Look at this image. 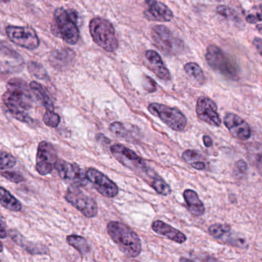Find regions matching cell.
<instances>
[{
  "mask_svg": "<svg viewBox=\"0 0 262 262\" xmlns=\"http://www.w3.org/2000/svg\"><path fill=\"white\" fill-rule=\"evenodd\" d=\"M3 101L9 113L18 121L32 124V118L26 112L33 104L30 88L20 78L8 81L7 90L3 94Z\"/></svg>",
  "mask_w": 262,
  "mask_h": 262,
  "instance_id": "1",
  "label": "cell"
},
{
  "mask_svg": "<svg viewBox=\"0 0 262 262\" xmlns=\"http://www.w3.org/2000/svg\"><path fill=\"white\" fill-rule=\"evenodd\" d=\"M107 232L112 241L126 256L136 258L141 254V239L127 225L120 222H110L107 225Z\"/></svg>",
  "mask_w": 262,
  "mask_h": 262,
  "instance_id": "2",
  "label": "cell"
},
{
  "mask_svg": "<svg viewBox=\"0 0 262 262\" xmlns=\"http://www.w3.org/2000/svg\"><path fill=\"white\" fill-rule=\"evenodd\" d=\"M77 20L78 15L75 10L65 9L63 7L58 8L54 12L52 32L68 44L75 45L80 38Z\"/></svg>",
  "mask_w": 262,
  "mask_h": 262,
  "instance_id": "3",
  "label": "cell"
},
{
  "mask_svg": "<svg viewBox=\"0 0 262 262\" xmlns=\"http://www.w3.org/2000/svg\"><path fill=\"white\" fill-rule=\"evenodd\" d=\"M89 32L95 44L106 52H114L118 49L115 28L109 20L101 17L92 18L89 23Z\"/></svg>",
  "mask_w": 262,
  "mask_h": 262,
  "instance_id": "4",
  "label": "cell"
},
{
  "mask_svg": "<svg viewBox=\"0 0 262 262\" xmlns=\"http://www.w3.org/2000/svg\"><path fill=\"white\" fill-rule=\"evenodd\" d=\"M206 59L215 72L232 80H238V66L215 45H210L206 49Z\"/></svg>",
  "mask_w": 262,
  "mask_h": 262,
  "instance_id": "5",
  "label": "cell"
},
{
  "mask_svg": "<svg viewBox=\"0 0 262 262\" xmlns=\"http://www.w3.org/2000/svg\"><path fill=\"white\" fill-rule=\"evenodd\" d=\"M151 35L157 48L166 55H179L186 49L184 41L175 37L170 29L163 25L154 26Z\"/></svg>",
  "mask_w": 262,
  "mask_h": 262,
  "instance_id": "6",
  "label": "cell"
},
{
  "mask_svg": "<svg viewBox=\"0 0 262 262\" xmlns=\"http://www.w3.org/2000/svg\"><path fill=\"white\" fill-rule=\"evenodd\" d=\"M148 110L154 116L159 118L168 127L175 131H183L187 125V119L181 111L158 103H152Z\"/></svg>",
  "mask_w": 262,
  "mask_h": 262,
  "instance_id": "7",
  "label": "cell"
},
{
  "mask_svg": "<svg viewBox=\"0 0 262 262\" xmlns=\"http://www.w3.org/2000/svg\"><path fill=\"white\" fill-rule=\"evenodd\" d=\"M111 152L120 163L139 175L143 179L151 169L141 157L123 145H112Z\"/></svg>",
  "mask_w": 262,
  "mask_h": 262,
  "instance_id": "8",
  "label": "cell"
},
{
  "mask_svg": "<svg viewBox=\"0 0 262 262\" xmlns=\"http://www.w3.org/2000/svg\"><path fill=\"white\" fill-rule=\"evenodd\" d=\"M66 201L79 211L86 218L92 219L98 214V205L90 195L83 192L79 186L68 188L65 195Z\"/></svg>",
  "mask_w": 262,
  "mask_h": 262,
  "instance_id": "9",
  "label": "cell"
},
{
  "mask_svg": "<svg viewBox=\"0 0 262 262\" xmlns=\"http://www.w3.org/2000/svg\"><path fill=\"white\" fill-rule=\"evenodd\" d=\"M6 32L11 41L23 49L34 50L39 46V38L33 28L9 26L6 28Z\"/></svg>",
  "mask_w": 262,
  "mask_h": 262,
  "instance_id": "10",
  "label": "cell"
},
{
  "mask_svg": "<svg viewBox=\"0 0 262 262\" xmlns=\"http://www.w3.org/2000/svg\"><path fill=\"white\" fill-rule=\"evenodd\" d=\"M58 157L52 143L47 141L40 142L36 155L35 169L42 176L48 175L55 169Z\"/></svg>",
  "mask_w": 262,
  "mask_h": 262,
  "instance_id": "11",
  "label": "cell"
},
{
  "mask_svg": "<svg viewBox=\"0 0 262 262\" xmlns=\"http://www.w3.org/2000/svg\"><path fill=\"white\" fill-rule=\"evenodd\" d=\"M88 181L93 185L98 193L107 198H113L118 193V187L105 174L94 168H89L86 172Z\"/></svg>",
  "mask_w": 262,
  "mask_h": 262,
  "instance_id": "12",
  "label": "cell"
},
{
  "mask_svg": "<svg viewBox=\"0 0 262 262\" xmlns=\"http://www.w3.org/2000/svg\"><path fill=\"white\" fill-rule=\"evenodd\" d=\"M60 178L72 183V186H86L88 183L86 173L76 163H69L63 160H58L55 166Z\"/></svg>",
  "mask_w": 262,
  "mask_h": 262,
  "instance_id": "13",
  "label": "cell"
},
{
  "mask_svg": "<svg viewBox=\"0 0 262 262\" xmlns=\"http://www.w3.org/2000/svg\"><path fill=\"white\" fill-rule=\"evenodd\" d=\"M196 113L198 118L206 124L214 127H220L221 118L218 113L216 104L209 97L201 96L196 104Z\"/></svg>",
  "mask_w": 262,
  "mask_h": 262,
  "instance_id": "14",
  "label": "cell"
},
{
  "mask_svg": "<svg viewBox=\"0 0 262 262\" xmlns=\"http://www.w3.org/2000/svg\"><path fill=\"white\" fill-rule=\"evenodd\" d=\"M144 16L149 21L169 23L174 18L173 12L165 3L157 0H145Z\"/></svg>",
  "mask_w": 262,
  "mask_h": 262,
  "instance_id": "15",
  "label": "cell"
},
{
  "mask_svg": "<svg viewBox=\"0 0 262 262\" xmlns=\"http://www.w3.org/2000/svg\"><path fill=\"white\" fill-rule=\"evenodd\" d=\"M211 236L225 244L236 247L245 248L248 246L246 240L238 238L232 233V228L228 224H214L209 229Z\"/></svg>",
  "mask_w": 262,
  "mask_h": 262,
  "instance_id": "16",
  "label": "cell"
},
{
  "mask_svg": "<svg viewBox=\"0 0 262 262\" xmlns=\"http://www.w3.org/2000/svg\"><path fill=\"white\" fill-rule=\"evenodd\" d=\"M224 123L230 134L241 140H249L252 135L250 126L243 118L235 114L229 113L225 116Z\"/></svg>",
  "mask_w": 262,
  "mask_h": 262,
  "instance_id": "17",
  "label": "cell"
},
{
  "mask_svg": "<svg viewBox=\"0 0 262 262\" xmlns=\"http://www.w3.org/2000/svg\"><path fill=\"white\" fill-rule=\"evenodd\" d=\"M152 229L155 233L163 235L178 244H183L187 241V236L183 232L161 220H155L153 222Z\"/></svg>",
  "mask_w": 262,
  "mask_h": 262,
  "instance_id": "18",
  "label": "cell"
},
{
  "mask_svg": "<svg viewBox=\"0 0 262 262\" xmlns=\"http://www.w3.org/2000/svg\"><path fill=\"white\" fill-rule=\"evenodd\" d=\"M146 58L150 64L152 72L158 78L163 81H169L171 79L170 72L158 52L154 50L146 51Z\"/></svg>",
  "mask_w": 262,
  "mask_h": 262,
  "instance_id": "19",
  "label": "cell"
},
{
  "mask_svg": "<svg viewBox=\"0 0 262 262\" xmlns=\"http://www.w3.org/2000/svg\"><path fill=\"white\" fill-rule=\"evenodd\" d=\"M10 236L12 241L15 242L18 246H21L23 249L31 255H47L49 254V249L44 245L32 243L25 239L19 233L15 231H10Z\"/></svg>",
  "mask_w": 262,
  "mask_h": 262,
  "instance_id": "20",
  "label": "cell"
},
{
  "mask_svg": "<svg viewBox=\"0 0 262 262\" xmlns=\"http://www.w3.org/2000/svg\"><path fill=\"white\" fill-rule=\"evenodd\" d=\"M183 196L187 204L188 209L192 215L197 217L204 215L206 207L196 192L192 189H186L183 192Z\"/></svg>",
  "mask_w": 262,
  "mask_h": 262,
  "instance_id": "21",
  "label": "cell"
},
{
  "mask_svg": "<svg viewBox=\"0 0 262 262\" xmlns=\"http://www.w3.org/2000/svg\"><path fill=\"white\" fill-rule=\"evenodd\" d=\"M29 88L36 99L43 104L46 111L54 112L55 107H54L53 102L49 97V94L42 84L36 81H32L29 84Z\"/></svg>",
  "mask_w": 262,
  "mask_h": 262,
  "instance_id": "22",
  "label": "cell"
},
{
  "mask_svg": "<svg viewBox=\"0 0 262 262\" xmlns=\"http://www.w3.org/2000/svg\"><path fill=\"white\" fill-rule=\"evenodd\" d=\"M75 54L70 49H65L55 50L51 55L50 61L55 68H63L68 66L73 61Z\"/></svg>",
  "mask_w": 262,
  "mask_h": 262,
  "instance_id": "23",
  "label": "cell"
},
{
  "mask_svg": "<svg viewBox=\"0 0 262 262\" xmlns=\"http://www.w3.org/2000/svg\"><path fill=\"white\" fill-rule=\"evenodd\" d=\"M145 181L147 182L148 184L150 185L160 195H169L172 192L170 186L155 170L151 172Z\"/></svg>",
  "mask_w": 262,
  "mask_h": 262,
  "instance_id": "24",
  "label": "cell"
},
{
  "mask_svg": "<svg viewBox=\"0 0 262 262\" xmlns=\"http://www.w3.org/2000/svg\"><path fill=\"white\" fill-rule=\"evenodd\" d=\"M0 205L12 212H19L23 208L21 203L3 186H0Z\"/></svg>",
  "mask_w": 262,
  "mask_h": 262,
  "instance_id": "25",
  "label": "cell"
},
{
  "mask_svg": "<svg viewBox=\"0 0 262 262\" xmlns=\"http://www.w3.org/2000/svg\"><path fill=\"white\" fill-rule=\"evenodd\" d=\"M185 72L192 82L197 85H203L206 83L204 72L199 66L195 62H189L185 66Z\"/></svg>",
  "mask_w": 262,
  "mask_h": 262,
  "instance_id": "26",
  "label": "cell"
},
{
  "mask_svg": "<svg viewBox=\"0 0 262 262\" xmlns=\"http://www.w3.org/2000/svg\"><path fill=\"white\" fill-rule=\"evenodd\" d=\"M183 158L191 165L194 169L203 170L206 168V163L201 152L192 149H187L183 154Z\"/></svg>",
  "mask_w": 262,
  "mask_h": 262,
  "instance_id": "27",
  "label": "cell"
},
{
  "mask_svg": "<svg viewBox=\"0 0 262 262\" xmlns=\"http://www.w3.org/2000/svg\"><path fill=\"white\" fill-rule=\"evenodd\" d=\"M66 242L69 246L76 249L82 255H86L91 251V247L84 237L77 235H71L66 237Z\"/></svg>",
  "mask_w": 262,
  "mask_h": 262,
  "instance_id": "28",
  "label": "cell"
},
{
  "mask_svg": "<svg viewBox=\"0 0 262 262\" xmlns=\"http://www.w3.org/2000/svg\"><path fill=\"white\" fill-rule=\"evenodd\" d=\"M179 262H218L216 258L206 253H194L188 257H181Z\"/></svg>",
  "mask_w": 262,
  "mask_h": 262,
  "instance_id": "29",
  "label": "cell"
},
{
  "mask_svg": "<svg viewBox=\"0 0 262 262\" xmlns=\"http://www.w3.org/2000/svg\"><path fill=\"white\" fill-rule=\"evenodd\" d=\"M28 69H29V72H30L31 75H33L38 79L44 80L48 78V74L46 69L43 68L42 64H38V63L31 61L28 64Z\"/></svg>",
  "mask_w": 262,
  "mask_h": 262,
  "instance_id": "30",
  "label": "cell"
},
{
  "mask_svg": "<svg viewBox=\"0 0 262 262\" xmlns=\"http://www.w3.org/2000/svg\"><path fill=\"white\" fill-rule=\"evenodd\" d=\"M216 12L226 19L238 21L239 20L238 13L235 9L224 5H220L216 8Z\"/></svg>",
  "mask_w": 262,
  "mask_h": 262,
  "instance_id": "31",
  "label": "cell"
},
{
  "mask_svg": "<svg viewBox=\"0 0 262 262\" xmlns=\"http://www.w3.org/2000/svg\"><path fill=\"white\" fill-rule=\"evenodd\" d=\"M16 165V160L15 157L5 151L0 150V170L10 169Z\"/></svg>",
  "mask_w": 262,
  "mask_h": 262,
  "instance_id": "32",
  "label": "cell"
},
{
  "mask_svg": "<svg viewBox=\"0 0 262 262\" xmlns=\"http://www.w3.org/2000/svg\"><path fill=\"white\" fill-rule=\"evenodd\" d=\"M43 121L48 127H56L61 122V118L58 114L54 112L46 111L43 115Z\"/></svg>",
  "mask_w": 262,
  "mask_h": 262,
  "instance_id": "33",
  "label": "cell"
},
{
  "mask_svg": "<svg viewBox=\"0 0 262 262\" xmlns=\"http://www.w3.org/2000/svg\"><path fill=\"white\" fill-rule=\"evenodd\" d=\"M110 130L118 137L122 138H129L130 132L124 124L120 122H114L110 125Z\"/></svg>",
  "mask_w": 262,
  "mask_h": 262,
  "instance_id": "34",
  "label": "cell"
},
{
  "mask_svg": "<svg viewBox=\"0 0 262 262\" xmlns=\"http://www.w3.org/2000/svg\"><path fill=\"white\" fill-rule=\"evenodd\" d=\"M0 174H1L2 177H4L6 180H9V181L12 182V183H19L25 181L24 177L17 172L4 171Z\"/></svg>",
  "mask_w": 262,
  "mask_h": 262,
  "instance_id": "35",
  "label": "cell"
},
{
  "mask_svg": "<svg viewBox=\"0 0 262 262\" xmlns=\"http://www.w3.org/2000/svg\"><path fill=\"white\" fill-rule=\"evenodd\" d=\"M7 236V231H6V223L3 219L0 216V238H6Z\"/></svg>",
  "mask_w": 262,
  "mask_h": 262,
  "instance_id": "36",
  "label": "cell"
},
{
  "mask_svg": "<svg viewBox=\"0 0 262 262\" xmlns=\"http://www.w3.org/2000/svg\"><path fill=\"white\" fill-rule=\"evenodd\" d=\"M246 21L247 23H250V24H255L258 21H261V17L260 14L258 15H249L246 17Z\"/></svg>",
  "mask_w": 262,
  "mask_h": 262,
  "instance_id": "37",
  "label": "cell"
},
{
  "mask_svg": "<svg viewBox=\"0 0 262 262\" xmlns=\"http://www.w3.org/2000/svg\"><path fill=\"white\" fill-rule=\"evenodd\" d=\"M261 38H258V37H256V38H254L253 40V46H255V49L258 50V53L260 54V55H261V50H262V46H261Z\"/></svg>",
  "mask_w": 262,
  "mask_h": 262,
  "instance_id": "38",
  "label": "cell"
},
{
  "mask_svg": "<svg viewBox=\"0 0 262 262\" xmlns=\"http://www.w3.org/2000/svg\"><path fill=\"white\" fill-rule=\"evenodd\" d=\"M237 166H238V170H239L240 172H243V173H245V172L247 171V163H246V162L243 161V160H239V161L237 163Z\"/></svg>",
  "mask_w": 262,
  "mask_h": 262,
  "instance_id": "39",
  "label": "cell"
},
{
  "mask_svg": "<svg viewBox=\"0 0 262 262\" xmlns=\"http://www.w3.org/2000/svg\"><path fill=\"white\" fill-rule=\"evenodd\" d=\"M203 142H204L205 146H207V147H211L213 145V141H212V138L209 137V136H204Z\"/></svg>",
  "mask_w": 262,
  "mask_h": 262,
  "instance_id": "40",
  "label": "cell"
},
{
  "mask_svg": "<svg viewBox=\"0 0 262 262\" xmlns=\"http://www.w3.org/2000/svg\"><path fill=\"white\" fill-rule=\"evenodd\" d=\"M3 249H4V247H3V243H2L1 241H0V252H3Z\"/></svg>",
  "mask_w": 262,
  "mask_h": 262,
  "instance_id": "41",
  "label": "cell"
},
{
  "mask_svg": "<svg viewBox=\"0 0 262 262\" xmlns=\"http://www.w3.org/2000/svg\"><path fill=\"white\" fill-rule=\"evenodd\" d=\"M258 31H259V32H261V24L258 25Z\"/></svg>",
  "mask_w": 262,
  "mask_h": 262,
  "instance_id": "42",
  "label": "cell"
},
{
  "mask_svg": "<svg viewBox=\"0 0 262 262\" xmlns=\"http://www.w3.org/2000/svg\"><path fill=\"white\" fill-rule=\"evenodd\" d=\"M9 0H0V2H3V3H7Z\"/></svg>",
  "mask_w": 262,
  "mask_h": 262,
  "instance_id": "43",
  "label": "cell"
}]
</instances>
